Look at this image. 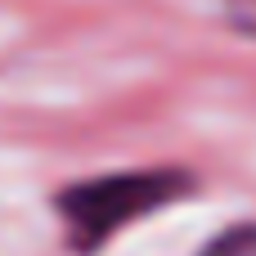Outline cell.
Masks as SVG:
<instances>
[{
    "label": "cell",
    "instance_id": "1",
    "mask_svg": "<svg viewBox=\"0 0 256 256\" xmlns=\"http://www.w3.org/2000/svg\"><path fill=\"white\" fill-rule=\"evenodd\" d=\"M198 184L180 166H144V171H108L76 180L54 194V216L63 225V238L76 256L104 252L122 230L158 216L162 207L189 198Z\"/></svg>",
    "mask_w": 256,
    "mask_h": 256
},
{
    "label": "cell",
    "instance_id": "2",
    "mask_svg": "<svg viewBox=\"0 0 256 256\" xmlns=\"http://www.w3.org/2000/svg\"><path fill=\"white\" fill-rule=\"evenodd\" d=\"M198 256H256V220H248V225H230L225 234H216Z\"/></svg>",
    "mask_w": 256,
    "mask_h": 256
},
{
    "label": "cell",
    "instance_id": "3",
    "mask_svg": "<svg viewBox=\"0 0 256 256\" xmlns=\"http://www.w3.org/2000/svg\"><path fill=\"white\" fill-rule=\"evenodd\" d=\"M220 14H225V22L238 36H252L256 40V0H220Z\"/></svg>",
    "mask_w": 256,
    "mask_h": 256
}]
</instances>
